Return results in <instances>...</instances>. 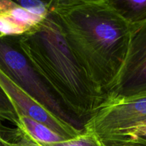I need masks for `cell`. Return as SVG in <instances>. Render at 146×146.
Here are the masks:
<instances>
[{
    "mask_svg": "<svg viewBox=\"0 0 146 146\" xmlns=\"http://www.w3.org/2000/svg\"><path fill=\"white\" fill-rule=\"evenodd\" d=\"M49 10L71 52L106 98L126 56L131 24L111 0H54Z\"/></svg>",
    "mask_w": 146,
    "mask_h": 146,
    "instance_id": "1",
    "label": "cell"
},
{
    "mask_svg": "<svg viewBox=\"0 0 146 146\" xmlns=\"http://www.w3.org/2000/svg\"><path fill=\"white\" fill-rule=\"evenodd\" d=\"M20 50L64 109L84 125L105 102L68 47L54 14L16 36Z\"/></svg>",
    "mask_w": 146,
    "mask_h": 146,
    "instance_id": "2",
    "label": "cell"
},
{
    "mask_svg": "<svg viewBox=\"0 0 146 146\" xmlns=\"http://www.w3.org/2000/svg\"><path fill=\"white\" fill-rule=\"evenodd\" d=\"M0 71L51 115L79 130L84 125L73 118L43 83L22 54L16 36L0 34Z\"/></svg>",
    "mask_w": 146,
    "mask_h": 146,
    "instance_id": "3",
    "label": "cell"
},
{
    "mask_svg": "<svg viewBox=\"0 0 146 146\" xmlns=\"http://www.w3.org/2000/svg\"><path fill=\"white\" fill-rule=\"evenodd\" d=\"M146 123V95L106 101L84 125V131L98 140L120 136Z\"/></svg>",
    "mask_w": 146,
    "mask_h": 146,
    "instance_id": "4",
    "label": "cell"
},
{
    "mask_svg": "<svg viewBox=\"0 0 146 146\" xmlns=\"http://www.w3.org/2000/svg\"><path fill=\"white\" fill-rule=\"evenodd\" d=\"M146 95V20L131 24L128 51L106 101Z\"/></svg>",
    "mask_w": 146,
    "mask_h": 146,
    "instance_id": "5",
    "label": "cell"
},
{
    "mask_svg": "<svg viewBox=\"0 0 146 146\" xmlns=\"http://www.w3.org/2000/svg\"><path fill=\"white\" fill-rule=\"evenodd\" d=\"M0 86L14 104L19 115H27L43 123L67 140L76 138L84 132V130L77 129L51 115L1 71Z\"/></svg>",
    "mask_w": 146,
    "mask_h": 146,
    "instance_id": "6",
    "label": "cell"
},
{
    "mask_svg": "<svg viewBox=\"0 0 146 146\" xmlns=\"http://www.w3.org/2000/svg\"><path fill=\"white\" fill-rule=\"evenodd\" d=\"M17 128L27 138L37 143L54 144L67 140L46 125L22 114L19 115Z\"/></svg>",
    "mask_w": 146,
    "mask_h": 146,
    "instance_id": "7",
    "label": "cell"
},
{
    "mask_svg": "<svg viewBox=\"0 0 146 146\" xmlns=\"http://www.w3.org/2000/svg\"><path fill=\"white\" fill-rule=\"evenodd\" d=\"M111 1L130 24L146 20V0H111Z\"/></svg>",
    "mask_w": 146,
    "mask_h": 146,
    "instance_id": "8",
    "label": "cell"
},
{
    "mask_svg": "<svg viewBox=\"0 0 146 146\" xmlns=\"http://www.w3.org/2000/svg\"><path fill=\"white\" fill-rule=\"evenodd\" d=\"M4 13H7L16 24L22 27L26 31L38 24L44 18L31 14L25 9L19 7L17 3L13 8Z\"/></svg>",
    "mask_w": 146,
    "mask_h": 146,
    "instance_id": "9",
    "label": "cell"
},
{
    "mask_svg": "<svg viewBox=\"0 0 146 146\" xmlns=\"http://www.w3.org/2000/svg\"><path fill=\"white\" fill-rule=\"evenodd\" d=\"M0 121H7L19 125V114L14 104L0 86Z\"/></svg>",
    "mask_w": 146,
    "mask_h": 146,
    "instance_id": "10",
    "label": "cell"
},
{
    "mask_svg": "<svg viewBox=\"0 0 146 146\" xmlns=\"http://www.w3.org/2000/svg\"><path fill=\"white\" fill-rule=\"evenodd\" d=\"M40 144V143H39ZM41 146H102L99 140L91 134L84 132L74 138L54 144H40Z\"/></svg>",
    "mask_w": 146,
    "mask_h": 146,
    "instance_id": "11",
    "label": "cell"
},
{
    "mask_svg": "<svg viewBox=\"0 0 146 146\" xmlns=\"http://www.w3.org/2000/svg\"><path fill=\"white\" fill-rule=\"evenodd\" d=\"M25 32V30L16 24L7 13L0 14V34L8 36H18Z\"/></svg>",
    "mask_w": 146,
    "mask_h": 146,
    "instance_id": "12",
    "label": "cell"
},
{
    "mask_svg": "<svg viewBox=\"0 0 146 146\" xmlns=\"http://www.w3.org/2000/svg\"><path fill=\"white\" fill-rule=\"evenodd\" d=\"M19 7L25 9L31 14L41 17H45L49 9V1L38 0H21L15 1Z\"/></svg>",
    "mask_w": 146,
    "mask_h": 146,
    "instance_id": "13",
    "label": "cell"
},
{
    "mask_svg": "<svg viewBox=\"0 0 146 146\" xmlns=\"http://www.w3.org/2000/svg\"><path fill=\"white\" fill-rule=\"evenodd\" d=\"M99 141L102 146H146V140L140 137H119Z\"/></svg>",
    "mask_w": 146,
    "mask_h": 146,
    "instance_id": "14",
    "label": "cell"
},
{
    "mask_svg": "<svg viewBox=\"0 0 146 146\" xmlns=\"http://www.w3.org/2000/svg\"><path fill=\"white\" fill-rule=\"evenodd\" d=\"M118 137H140V138H144L146 140V124L133 128L125 133L123 134L120 136L115 137V138H118Z\"/></svg>",
    "mask_w": 146,
    "mask_h": 146,
    "instance_id": "15",
    "label": "cell"
},
{
    "mask_svg": "<svg viewBox=\"0 0 146 146\" xmlns=\"http://www.w3.org/2000/svg\"><path fill=\"white\" fill-rule=\"evenodd\" d=\"M16 5V2L10 0H0V14L6 12Z\"/></svg>",
    "mask_w": 146,
    "mask_h": 146,
    "instance_id": "16",
    "label": "cell"
},
{
    "mask_svg": "<svg viewBox=\"0 0 146 146\" xmlns=\"http://www.w3.org/2000/svg\"><path fill=\"white\" fill-rule=\"evenodd\" d=\"M22 133V132H21ZM14 146H41L39 143L34 142V141H31L29 138H27L25 135L22 133V137H21V143L17 144V145H14Z\"/></svg>",
    "mask_w": 146,
    "mask_h": 146,
    "instance_id": "17",
    "label": "cell"
},
{
    "mask_svg": "<svg viewBox=\"0 0 146 146\" xmlns=\"http://www.w3.org/2000/svg\"><path fill=\"white\" fill-rule=\"evenodd\" d=\"M9 131L10 129L4 127V131H3L1 135H0V146H5L12 144L7 139V136H8L9 133Z\"/></svg>",
    "mask_w": 146,
    "mask_h": 146,
    "instance_id": "18",
    "label": "cell"
},
{
    "mask_svg": "<svg viewBox=\"0 0 146 146\" xmlns=\"http://www.w3.org/2000/svg\"><path fill=\"white\" fill-rule=\"evenodd\" d=\"M146 124V123H145ZM145 124H144V125H145ZM140 126H141V125H140Z\"/></svg>",
    "mask_w": 146,
    "mask_h": 146,
    "instance_id": "19",
    "label": "cell"
}]
</instances>
